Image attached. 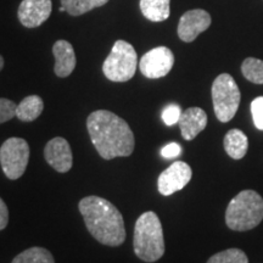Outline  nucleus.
<instances>
[{"label": "nucleus", "instance_id": "f257e3e1", "mask_svg": "<svg viewBox=\"0 0 263 263\" xmlns=\"http://www.w3.org/2000/svg\"><path fill=\"white\" fill-rule=\"evenodd\" d=\"M91 143L104 160L132 155L136 145L133 130L123 118L107 110H98L87 118Z\"/></svg>", "mask_w": 263, "mask_h": 263}, {"label": "nucleus", "instance_id": "f03ea898", "mask_svg": "<svg viewBox=\"0 0 263 263\" xmlns=\"http://www.w3.org/2000/svg\"><path fill=\"white\" fill-rule=\"evenodd\" d=\"M88 232L106 246H120L126 240L122 213L116 206L99 196L83 197L78 203Z\"/></svg>", "mask_w": 263, "mask_h": 263}, {"label": "nucleus", "instance_id": "7ed1b4c3", "mask_svg": "<svg viewBox=\"0 0 263 263\" xmlns=\"http://www.w3.org/2000/svg\"><path fill=\"white\" fill-rule=\"evenodd\" d=\"M133 246L136 255L144 262H156L163 256V229L155 212L147 211L137 219Z\"/></svg>", "mask_w": 263, "mask_h": 263}, {"label": "nucleus", "instance_id": "20e7f679", "mask_svg": "<svg viewBox=\"0 0 263 263\" xmlns=\"http://www.w3.org/2000/svg\"><path fill=\"white\" fill-rule=\"evenodd\" d=\"M263 219V197L255 190H242L230 200L226 223L235 232L254 229Z\"/></svg>", "mask_w": 263, "mask_h": 263}, {"label": "nucleus", "instance_id": "39448f33", "mask_svg": "<svg viewBox=\"0 0 263 263\" xmlns=\"http://www.w3.org/2000/svg\"><path fill=\"white\" fill-rule=\"evenodd\" d=\"M138 55L128 42L117 41L103 65V72L108 81L128 82L136 74Z\"/></svg>", "mask_w": 263, "mask_h": 263}, {"label": "nucleus", "instance_id": "423d86ee", "mask_svg": "<svg viewBox=\"0 0 263 263\" xmlns=\"http://www.w3.org/2000/svg\"><path fill=\"white\" fill-rule=\"evenodd\" d=\"M239 87L234 78L228 73H222L212 84V101L216 117L223 123L229 122L235 116L240 105Z\"/></svg>", "mask_w": 263, "mask_h": 263}, {"label": "nucleus", "instance_id": "0eeeda50", "mask_svg": "<svg viewBox=\"0 0 263 263\" xmlns=\"http://www.w3.org/2000/svg\"><path fill=\"white\" fill-rule=\"evenodd\" d=\"M29 145L22 138H9L0 147V164L9 179L21 178L27 168Z\"/></svg>", "mask_w": 263, "mask_h": 263}, {"label": "nucleus", "instance_id": "6e6552de", "mask_svg": "<svg viewBox=\"0 0 263 263\" xmlns=\"http://www.w3.org/2000/svg\"><path fill=\"white\" fill-rule=\"evenodd\" d=\"M174 65V55L167 47L151 49L139 61L141 74L150 80L162 78L170 73Z\"/></svg>", "mask_w": 263, "mask_h": 263}, {"label": "nucleus", "instance_id": "1a4fd4ad", "mask_svg": "<svg viewBox=\"0 0 263 263\" xmlns=\"http://www.w3.org/2000/svg\"><path fill=\"white\" fill-rule=\"evenodd\" d=\"M192 177L193 171L189 164L183 161H176L160 174L157 188L163 196H170L182 190L190 182Z\"/></svg>", "mask_w": 263, "mask_h": 263}, {"label": "nucleus", "instance_id": "9d476101", "mask_svg": "<svg viewBox=\"0 0 263 263\" xmlns=\"http://www.w3.org/2000/svg\"><path fill=\"white\" fill-rule=\"evenodd\" d=\"M211 16L202 9L189 10L179 20L178 37L185 43H192L200 33L211 26Z\"/></svg>", "mask_w": 263, "mask_h": 263}, {"label": "nucleus", "instance_id": "9b49d317", "mask_svg": "<svg viewBox=\"0 0 263 263\" xmlns=\"http://www.w3.org/2000/svg\"><path fill=\"white\" fill-rule=\"evenodd\" d=\"M51 10V0H22L17 16L25 27L35 28L47 21Z\"/></svg>", "mask_w": 263, "mask_h": 263}, {"label": "nucleus", "instance_id": "f8f14e48", "mask_svg": "<svg viewBox=\"0 0 263 263\" xmlns=\"http://www.w3.org/2000/svg\"><path fill=\"white\" fill-rule=\"evenodd\" d=\"M44 156L47 162L57 172L66 173L72 168L73 163V156L68 141L65 138L57 137L49 140L45 145Z\"/></svg>", "mask_w": 263, "mask_h": 263}, {"label": "nucleus", "instance_id": "ddd939ff", "mask_svg": "<svg viewBox=\"0 0 263 263\" xmlns=\"http://www.w3.org/2000/svg\"><path fill=\"white\" fill-rule=\"evenodd\" d=\"M178 124L184 139L193 140L206 128L207 115L202 108L189 107L182 112Z\"/></svg>", "mask_w": 263, "mask_h": 263}, {"label": "nucleus", "instance_id": "4468645a", "mask_svg": "<svg viewBox=\"0 0 263 263\" xmlns=\"http://www.w3.org/2000/svg\"><path fill=\"white\" fill-rule=\"evenodd\" d=\"M52 54L55 57V74L58 77H68L73 72L77 60L73 47L66 41H58L52 47Z\"/></svg>", "mask_w": 263, "mask_h": 263}, {"label": "nucleus", "instance_id": "2eb2a0df", "mask_svg": "<svg viewBox=\"0 0 263 263\" xmlns=\"http://www.w3.org/2000/svg\"><path fill=\"white\" fill-rule=\"evenodd\" d=\"M224 149L233 160L242 159L249 149L248 137L236 128L230 129L224 137Z\"/></svg>", "mask_w": 263, "mask_h": 263}, {"label": "nucleus", "instance_id": "dca6fc26", "mask_svg": "<svg viewBox=\"0 0 263 263\" xmlns=\"http://www.w3.org/2000/svg\"><path fill=\"white\" fill-rule=\"evenodd\" d=\"M44 110V103L38 95H29L17 105L16 117L22 122H32L41 116Z\"/></svg>", "mask_w": 263, "mask_h": 263}, {"label": "nucleus", "instance_id": "f3484780", "mask_svg": "<svg viewBox=\"0 0 263 263\" xmlns=\"http://www.w3.org/2000/svg\"><path fill=\"white\" fill-rule=\"evenodd\" d=\"M171 0H140L141 14L153 22H161L170 17Z\"/></svg>", "mask_w": 263, "mask_h": 263}, {"label": "nucleus", "instance_id": "a211bd4d", "mask_svg": "<svg viewBox=\"0 0 263 263\" xmlns=\"http://www.w3.org/2000/svg\"><path fill=\"white\" fill-rule=\"evenodd\" d=\"M12 263H55V261L49 250L34 246L18 254L12 259Z\"/></svg>", "mask_w": 263, "mask_h": 263}, {"label": "nucleus", "instance_id": "6ab92c4d", "mask_svg": "<svg viewBox=\"0 0 263 263\" xmlns=\"http://www.w3.org/2000/svg\"><path fill=\"white\" fill-rule=\"evenodd\" d=\"M108 0H61V6L71 16H80L107 4Z\"/></svg>", "mask_w": 263, "mask_h": 263}, {"label": "nucleus", "instance_id": "aec40b11", "mask_svg": "<svg viewBox=\"0 0 263 263\" xmlns=\"http://www.w3.org/2000/svg\"><path fill=\"white\" fill-rule=\"evenodd\" d=\"M241 72L246 80L255 84H263V61L248 58L242 62Z\"/></svg>", "mask_w": 263, "mask_h": 263}, {"label": "nucleus", "instance_id": "412c9836", "mask_svg": "<svg viewBox=\"0 0 263 263\" xmlns=\"http://www.w3.org/2000/svg\"><path fill=\"white\" fill-rule=\"evenodd\" d=\"M207 263H249V258L242 250L228 249L211 256Z\"/></svg>", "mask_w": 263, "mask_h": 263}, {"label": "nucleus", "instance_id": "4be33fe9", "mask_svg": "<svg viewBox=\"0 0 263 263\" xmlns=\"http://www.w3.org/2000/svg\"><path fill=\"white\" fill-rule=\"evenodd\" d=\"M180 116H182V108L177 104L167 105L162 111V120L166 126H173L178 123Z\"/></svg>", "mask_w": 263, "mask_h": 263}, {"label": "nucleus", "instance_id": "5701e85b", "mask_svg": "<svg viewBox=\"0 0 263 263\" xmlns=\"http://www.w3.org/2000/svg\"><path fill=\"white\" fill-rule=\"evenodd\" d=\"M16 104L9 99H0V124L8 122L16 116Z\"/></svg>", "mask_w": 263, "mask_h": 263}, {"label": "nucleus", "instance_id": "b1692460", "mask_svg": "<svg viewBox=\"0 0 263 263\" xmlns=\"http://www.w3.org/2000/svg\"><path fill=\"white\" fill-rule=\"evenodd\" d=\"M251 115L255 127L259 130H263V97H258L252 100Z\"/></svg>", "mask_w": 263, "mask_h": 263}, {"label": "nucleus", "instance_id": "393cba45", "mask_svg": "<svg viewBox=\"0 0 263 263\" xmlns=\"http://www.w3.org/2000/svg\"><path fill=\"white\" fill-rule=\"evenodd\" d=\"M182 154V147L179 144L177 143H170L166 146H163V149L161 150V155L164 159H174V157H178Z\"/></svg>", "mask_w": 263, "mask_h": 263}, {"label": "nucleus", "instance_id": "a878e982", "mask_svg": "<svg viewBox=\"0 0 263 263\" xmlns=\"http://www.w3.org/2000/svg\"><path fill=\"white\" fill-rule=\"evenodd\" d=\"M9 223V210L6 203L0 197V230L5 229Z\"/></svg>", "mask_w": 263, "mask_h": 263}, {"label": "nucleus", "instance_id": "bb28decb", "mask_svg": "<svg viewBox=\"0 0 263 263\" xmlns=\"http://www.w3.org/2000/svg\"><path fill=\"white\" fill-rule=\"evenodd\" d=\"M3 67H4V59L0 55V71L3 70Z\"/></svg>", "mask_w": 263, "mask_h": 263}]
</instances>
